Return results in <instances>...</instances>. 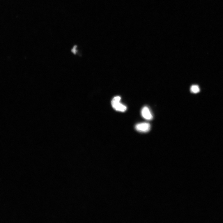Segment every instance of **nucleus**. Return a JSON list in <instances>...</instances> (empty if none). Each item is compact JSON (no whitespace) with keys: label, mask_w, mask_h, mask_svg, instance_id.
Here are the masks:
<instances>
[{"label":"nucleus","mask_w":223,"mask_h":223,"mask_svg":"<svg viewBox=\"0 0 223 223\" xmlns=\"http://www.w3.org/2000/svg\"><path fill=\"white\" fill-rule=\"evenodd\" d=\"M135 128L139 132L146 133L149 132L151 129V125L147 123H139L136 125Z\"/></svg>","instance_id":"obj_2"},{"label":"nucleus","mask_w":223,"mask_h":223,"mask_svg":"<svg viewBox=\"0 0 223 223\" xmlns=\"http://www.w3.org/2000/svg\"><path fill=\"white\" fill-rule=\"evenodd\" d=\"M141 114L142 117L147 120H151L153 118L151 111L147 106H145L142 109Z\"/></svg>","instance_id":"obj_3"},{"label":"nucleus","mask_w":223,"mask_h":223,"mask_svg":"<svg viewBox=\"0 0 223 223\" xmlns=\"http://www.w3.org/2000/svg\"><path fill=\"white\" fill-rule=\"evenodd\" d=\"M191 91L194 93H197L200 91L199 87L197 85H193L191 88Z\"/></svg>","instance_id":"obj_4"},{"label":"nucleus","mask_w":223,"mask_h":223,"mask_svg":"<svg viewBox=\"0 0 223 223\" xmlns=\"http://www.w3.org/2000/svg\"><path fill=\"white\" fill-rule=\"evenodd\" d=\"M121 100V98L120 96L115 97L112 100V105L116 111L124 112L127 110V107L125 105L120 103Z\"/></svg>","instance_id":"obj_1"}]
</instances>
